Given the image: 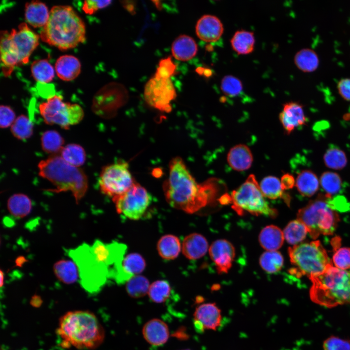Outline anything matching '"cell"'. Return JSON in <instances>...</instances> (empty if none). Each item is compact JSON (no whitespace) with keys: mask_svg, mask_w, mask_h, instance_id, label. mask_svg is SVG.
<instances>
[{"mask_svg":"<svg viewBox=\"0 0 350 350\" xmlns=\"http://www.w3.org/2000/svg\"><path fill=\"white\" fill-rule=\"evenodd\" d=\"M163 190L168 203L173 208L192 214L205 207L216 193L214 180L198 184L178 157L171 159Z\"/></svg>","mask_w":350,"mask_h":350,"instance_id":"cell-1","label":"cell"},{"mask_svg":"<svg viewBox=\"0 0 350 350\" xmlns=\"http://www.w3.org/2000/svg\"><path fill=\"white\" fill-rule=\"evenodd\" d=\"M56 333L64 348L95 349L103 342L105 330L96 315L86 310L70 311L59 318Z\"/></svg>","mask_w":350,"mask_h":350,"instance_id":"cell-2","label":"cell"},{"mask_svg":"<svg viewBox=\"0 0 350 350\" xmlns=\"http://www.w3.org/2000/svg\"><path fill=\"white\" fill-rule=\"evenodd\" d=\"M40 37L61 51L73 48L86 40L85 23L71 6L55 5L40 30Z\"/></svg>","mask_w":350,"mask_h":350,"instance_id":"cell-3","label":"cell"},{"mask_svg":"<svg viewBox=\"0 0 350 350\" xmlns=\"http://www.w3.org/2000/svg\"><path fill=\"white\" fill-rule=\"evenodd\" d=\"M39 175L50 181L56 189L53 192L70 191L77 204L88 189V179L84 171L65 161L61 156L53 155L38 164Z\"/></svg>","mask_w":350,"mask_h":350,"instance_id":"cell-4","label":"cell"},{"mask_svg":"<svg viewBox=\"0 0 350 350\" xmlns=\"http://www.w3.org/2000/svg\"><path fill=\"white\" fill-rule=\"evenodd\" d=\"M311 299L319 305L332 308L350 303V270L333 265L322 273L310 278Z\"/></svg>","mask_w":350,"mask_h":350,"instance_id":"cell-5","label":"cell"},{"mask_svg":"<svg viewBox=\"0 0 350 350\" xmlns=\"http://www.w3.org/2000/svg\"><path fill=\"white\" fill-rule=\"evenodd\" d=\"M330 196L320 194L298 210V219L306 226L313 239L332 234L337 227L339 216L328 202Z\"/></svg>","mask_w":350,"mask_h":350,"instance_id":"cell-6","label":"cell"},{"mask_svg":"<svg viewBox=\"0 0 350 350\" xmlns=\"http://www.w3.org/2000/svg\"><path fill=\"white\" fill-rule=\"evenodd\" d=\"M69 255L78 267L82 287L90 294L100 291L109 278V269L96 260L90 246L84 243L70 250Z\"/></svg>","mask_w":350,"mask_h":350,"instance_id":"cell-7","label":"cell"},{"mask_svg":"<svg viewBox=\"0 0 350 350\" xmlns=\"http://www.w3.org/2000/svg\"><path fill=\"white\" fill-rule=\"evenodd\" d=\"M288 254L296 274L310 278L324 272L332 263L319 241L290 247Z\"/></svg>","mask_w":350,"mask_h":350,"instance_id":"cell-8","label":"cell"},{"mask_svg":"<svg viewBox=\"0 0 350 350\" xmlns=\"http://www.w3.org/2000/svg\"><path fill=\"white\" fill-rule=\"evenodd\" d=\"M229 196L232 208L238 214L241 215L246 211L270 217H275L277 214L276 210L270 207L265 199L254 175H249Z\"/></svg>","mask_w":350,"mask_h":350,"instance_id":"cell-9","label":"cell"},{"mask_svg":"<svg viewBox=\"0 0 350 350\" xmlns=\"http://www.w3.org/2000/svg\"><path fill=\"white\" fill-rule=\"evenodd\" d=\"M39 110L46 124H57L65 129L79 123L84 116L81 106L64 102L59 95L49 96L45 102L40 104Z\"/></svg>","mask_w":350,"mask_h":350,"instance_id":"cell-10","label":"cell"},{"mask_svg":"<svg viewBox=\"0 0 350 350\" xmlns=\"http://www.w3.org/2000/svg\"><path fill=\"white\" fill-rule=\"evenodd\" d=\"M98 182L101 192L112 199L123 194L136 183L128 164L122 161L104 167Z\"/></svg>","mask_w":350,"mask_h":350,"instance_id":"cell-11","label":"cell"},{"mask_svg":"<svg viewBox=\"0 0 350 350\" xmlns=\"http://www.w3.org/2000/svg\"><path fill=\"white\" fill-rule=\"evenodd\" d=\"M112 200L119 214L129 219L137 220L145 216L152 198L143 187L136 182L125 192Z\"/></svg>","mask_w":350,"mask_h":350,"instance_id":"cell-12","label":"cell"},{"mask_svg":"<svg viewBox=\"0 0 350 350\" xmlns=\"http://www.w3.org/2000/svg\"><path fill=\"white\" fill-rule=\"evenodd\" d=\"M176 96L171 78H159L154 75L144 87L145 101L149 105L161 111L169 112L171 110V102Z\"/></svg>","mask_w":350,"mask_h":350,"instance_id":"cell-13","label":"cell"},{"mask_svg":"<svg viewBox=\"0 0 350 350\" xmlns=\"http://www.w3.org/2000/svg\"><path fill=\"white\" fill-rule=\"evenodd\" d=\"M10 33L18 53L19 66L27 64L31 54L39 45V36L24 22L18 25V30L13 29Z\"/></svg>","mask_w":350,"mask_h":350,"instance_id":"cell-14","label":"cell"},{"mask_svg":"<svg viewBox=\"0 0 350 350\" xmlns=\"http://www.w3.org/2000/svg\"><path fill=\"white\" fill-rule=\"evenodd\" d=\"M193 316L195 329L198 332L206 329L216 331L221 325V312L214 303L200 305L195 308Z\"/></svg>","mask_w":350,"mask_h":350,"instance_id":"cell-15","label":"cell"},{"mask_svg":"<svg viewBox=\"0 0 350 350\" xmlns=\"http://www.w3.org/2000/svg\"><path fill=\"white\" fill-rule=\"evenodd\" d=\"M209 253L218 272H228L235 256V249L232 244L226 240H217L211 244Z\"/></svg>","mask_w":350,"mask_h":350,"instance_id":"cell-16","label":"cell"},{"mask_svg":"<svg viewBox=\"0 0 350 350\" xmlns=\"http://www.w3.org/2000/svg\"><path fill=\"white\" fill-rule=\"evenodd\" d=\"M128 98V92L121 84L110 83L103 87L97 94L95 100L98 107L115 110L122 105Z\"/></svg>","mask_w":350,"mask_h":350,"instance_id":"cell-17","label":"cell"},{"mask_svg":"<svg viewBox=\"0 0 350 350\" xmlns=\"http://www.w3.org/2000/svg\"><path fill=\"white\" fill-rule=\"evenodd\" d=\"M0 36L1 68L3 75L8 77L15 66H19V55L10 33L7 31H1Z\"/></svg>","mask_w":350,"mask_h":350,"instance_id":"cell-18","label":"cell"},{"mask_svg":"<svg viewBox=\"0 0 350 350\" xmlns=\"http://www.w3.org/2000/svg\"><path fill=\"white\" fill-rule=\"evenodd\" d=\"M279 119L287 134L296 128L306 124L307 122L303 105L297 102L285 103L280 113Z\"/></svg>","mask_w":350,"mask_h":350,"instance_id":"cell-19","label":"cell"},{"mask_svg":"<svg viewBox=\"0 0 350 350\" xmlns=\"http://www.w3.org/2000/svg\"><path fill=\"white\" fill-rule=\"evenodd\" d=\"M224 32L223 25L216 16L205 15L197 21L195 26V33L201 40L212 42L218 40Z\"/></svg>","mask_w":350,"mask_h":350,"instance_id":"cell-20","label":"cell"},{"mask_svg":"<svg viewBox=\"0 0 350 350\" xmlns=\"http://www.w3.org/2000/svg\"><path fill=\"white\" fill-rule=\"evenodd\" d=\"M142 332L146 341L153 346H160L165 344L169 337L167 325L158 318L147 322L143 327Z\"/></svg>","mask_w":350,"mask_h":350,"instance_id":"cell-21","label":"cell"},{"mask_svg":"<svg viewBox=\"0 0 350 350\" xmlns=\"http://www.w3.org/2000/svg\"><path fill=\"white\" fill-rule=\"evenodd\" d=\"M227 161L230 167L235 171H243L251 166L253 156L247 146L239 144L229 150L227 155Z\"/></svg>","mask_w":350,"mask_h":350,"instance_id":"cell-22","label":"cell"},{"mask_svg":"<svg viewBox=\"0 0 350 350\" xmlns=\"http://www.w3.org/2000/svg\"><path fill=\"white\" fill-rule=\"evenodd\" d=\"M182 249L184 255L187 258L190 260L198 259L207 253L208 243L201 234L192 233L184 239Z\"/></svg>","mask_w":350,"mask_h":350,"instance_id":"cell-23","label":"cell"},{"mask_svg":"<svg viewBox=\"0 0 350 350\" xmlns=\"http://www.w3.org/2000/svg\"><path fill=\"white\" fill-rule=\"evenodd\" d=\"M171 51L173 56L176 59L187 61L196 55L198 47L193 38L188 35H182L173 41Z\"/></svg>","mask_w":350,"mask_h":350,"instance_id":"cell-24","label":"cell"},{"mask_svg":"<svg viewBox=\"0 0 350 350\" xmlns=\"http://www.w3.org/2000/svg\"><path fill=\"white\" fill-rule=\"evenodd\" d=\"M57 76L61 80L70 81L75 79L80 73L81 65L77 58L71 55L60 56L55 64Z\"/></svg>","mask_w":350,"mask_h":350,"instance_id":"cell-25","label":"cell"},{"mask_svg":"<svg viewBox=\"0 0 350 350\" xmlns=\"http://www.w3.org/2000/svg\"><path fill=\"white\" fill-rule=\"evenodd\" d=\"M50 12L46 4L39 0H32L25 6V18L35 28L43 27L49 18Z\"/></svg>","mask_w":350,"mask_h":350,"instance_id":"cell-26","label":"cell"},{"mask_svg":"<svg viewBox=\"0 0 350 350\" xmlns=\"http://www.w3.org/2000/svg\"><path fill=\"white\" fill-rule=\"evenodd\" d=\"M283 231L277 226H267L261 231L259 241L261 246L267 251H276L283 245Z\"/></svg>","mask_w":350,"mask_h":350,"instance_id":"cell-27","label":"cell"},{"mask_svg":"<svg viewBox=\"0 0 350 350\" xmlns=\"http://www.w3.org/2000/svg\"><path fill=\"white\" fill-rule=\"evenodd\" d=\"M319 183L316 174L310 170L305 169L298 175L295 186L302 195L311 197L318 190Z\"/></svg>","mask_w":350,"mask_h":350,"instance_id":"cell-28","label":"cell"},{"mask_svg":"<svg viewBox=\"0 0 350 350\" xmlns=\"http://www.w3.org/2000/svg\"><path fill=\"white\" fill-rule=\"evenodd\" d=\"M294 60L296 67L300 70L306 73L315 71L319 65L317 54L310 48H304L298 51L296 53Z\"/></svg>","mask_w":350,"mask_h":350,"instance_id":"cell-29","label":"cell"},{"mask_svg":"<svg viewBox=\"0 0 350 350\" xmlns=\"http://www.w3.org/2000/svg\"><path fill=\"white\" fill-rule=\"evenodd\" d=\"M255 39L253 33L245 31H236L230 40L233 50L238 54H247L254 50Z\"/></svg>","mask_w":350,"mask_h":350,"instance_id":"cell-30","label":"cell"},{"mask_svg":"<svg viewBox=\"0 0 350 350\" xmlns=\"http://www.w3.org/2000/svg\"><path fill=\"white\" fill-rule=\"evenodd\" d=\"M54 273L56 277L65 284H72L77 281L79 275L76 263L70 260H62L53 265Z\"/></svg>","mask_w":350,"mask_h":350,"instance_id":"cell-31","label":"cell"},{"mask_svg":"<svg viewBox=\"0 0 350 350\" xmlns=\"http://www.w3.org/2000/svg\"><path fill=\"white\" fill-rule=\"evenodd\" d=\"M179 239L171 234L164 235L157 244V250L160 256L166 260H173L176 258L181 250Z\"/></svg>","mask_w":350,"mask_h":350,"instance_id":"cell-32","label":"cell"},{"mask_svg":"<svg viewBox=\"0 0 350 350\" xmlns=\"http://www.w3.org/2000/svg\"><path fill=\"white\" fill-rule=\"evenodd\" d=\"M32 204L30 198L23 193L14 194L9 197L7 208L10 213L17 218H23L28 215Z\"/></svg>","mask_w":350,"mask_h":350,"instance_id":"cell-33","label":"cell"},{"mask_svg":"<svg viewBox=\"0 0 350 350\" xmlns=\"http://www.w3.org/2000/svg\"><path fill=\"white\" fill-rule=\"evenodd\" d=\"M32 75L34 79L41 84L52 81L54 76V69L47 59L33 62L31 66Z\"/></svg>","mask_w":350,"mask_h":350,"instance_id":"cell-34","label":"cell"},{"mask_svg":"<svg viewBox=\"0 0 350 350\" xmlns=\"http://www.w3.org/2000/svg\"><path fill=\"white\" fill-rule=\"evenodd\" d=\"M283 232L286 241L289 244L295 245L305 238L308 230L306 226L297 219L290 222Z\"/></svg>","mask_w":350,"mask_h":350,"instance_id":"cell-35","label":"cell"},{"mask_svg":"<svg viewBox=\"0 0 350 350\" xmlns=\"http://www.w3.org/2000/svg\"><path fill=\"white\" fill-rule=\"evenodd\" d=\"M60 155L65 161L78 167L83 165L86 159L84 149L79 144L75 143H70L64 146Z\"/></svg>","mask_w":350,"mask_h":350,"instance_id":"cell-36","label":"cell"},{"mask_svg":"<svg viewBox=\"0 0 350 350\" xmlns=\"http://www.w3.org/2000/svg\"><path fill=\"white\" fill-rule=\"evenodd\" d=\"M325 165L332 169L338 170L345 168L348 163L345 153L339 147L331 145L323 156Z\"/></svg>","mask_w":350,"mask_h":350,"instance_id":"cell-37","label":"cell"},{"mask_svg":"<svg viewBox=\"0 0 350 350\" xmlns=\"http://www.w3.org/2000/svg\"><path fill=\"white\" fill-rule=\"evenodd\" d=\"M260 187L261 191L265 197L271 199L279 198H287L284 193L280 180L274 176H267L261 181Z\"/></svg>","mask_w":350,"mask_h":350,"instance_id":"cell-38","label":"cell"},{"mask_svg":"<svg viewBox=\"0 0 350 350\" xmlns=\"http://www.w3.org/2000/svg\"><path fill=\"white\" fill-rule=\"evenodd\" d=\"M64 144L63 138L55 130H47L41 136V144L43 150L52 155L61 152Z\"/></svg>","mask_w":350,"mask_h":350,"instance_id":"cell-39","label":"cell"},{"mask_svg":"<svg viewBox=\"0 0 350 350\" xmlns=\"http://www.w3.org/2000/svg\"><path fill=\"white\" fill-rule=\"evenodd\" d=\"M283 258L277 251H266L260 258V264L262 268L267 273H274L279 272L283 265Z\"/></svg>","mask_w":350,"mask_h":350,"instance_id":"cell-40","label":"cell"},{"mask_svg":"<svg viewBox=\"0 0 350 350\" xmlns=\"http://www.w3.org/2000/svg\"><path fill=\"white\" fill-rule=\"evenodd\" d=\"M172 288L166 280H158L150 285L148 296L150 299L156 303L165 302L171 295Z\"/></svg>","mask_w":350,"mask_h":350,"instance_id":"cell-41","label":"cell"},{"mask_svg":"<svg viewBox=\"0 0 350 350\" xmlns=\"http://www.w3.org/2000/svg\"><path fill=\"white\" fill-rule=\"evenodd\" d=\"M150 286L149 280L146 277L136 275L126 282V290L130 297L140 298L148 293Z\"/></svg>","mask_w":350,"mask_h":350,"instance_id":"cell-42","label":"cell"},{"mask_svg":"<svg viewBox=\"0 0 350 350\" xmlns=\"http://www.w3.org/2000/svg\"><path fill=\"white\" fill-rule=\"evenodd\" d=\"M12 135L17 139L23 140L29 139L33 134V124L25 115L18 117L11 126Z\"/></svg>","mask_w":350,"mask_h":350,"instance_id":"cell-43","label":"cell"},{"mask_svg":"<svg viewBox=\"0 0 350 350\" xmlns=\"http://www.w3.org/2000/svg\"><path fill=\"white\" fill-rule=\"evenodd\" d=\"M319 182L326 194L331 196L338 193L341 190L342 181L340 176L336 173L327 171L323 173Z\"/></svg>","mask_w":350,"mask_h":350,"instance_id":"cell-44","label":"cell"},{"mask_svg":"<svg viewBox=\"0 0 350 350\" xmlns=\"http://www.w3.org/2000/svg\"><path fill=\"white\" fill-rule=\"evenodd\" d=\"M146 262L140 254L130 253L125 256L122 261V267L125 272L133 277L141 273L145 269Z\"/></svg>","mask_w":350,"mask_h":350,"instance_id":"cell-45","label":"cell"},{"mask_svg":"<svg viewBox=\"0 0 350 350\" xmlns=\"http://www.w3.org/2000/svg\"><path fill=\"white\" fill-rule=\"evenodd\" d=\"M221 88L226 95L233 97L241 93L243 90V85L238 78L231 75H228L222 78Z\"/></svg>","mask_w":350,"mask_h":350,"instance_id":"cell-46","label":"cell"},{"mask_svg":"<svg viewBox=\"0 0 350 350\" xmlns=\"http://www.w3.org/2000/svg\"><path fill=\"white\" fill-rule=\"evenodd\" d=\"M176 66L170 56L162 59L158 63L155 76L162 79H170L175 72Z\"/></svg>","mask_w":350,"mask_h":350,"instance_id":"cell-47","label":"cell"},{"mask_svg":"<svg viewBox=\"0 0 350 350\" xmlns=\"http://www.w3.org/2000/svg\"><path fill=\"white\" fill-rule=\"evenodd\" d=\"M333 262L335 267L342 269L350 268V248L343 247L338 248L333 254Z\"/></svg>","mask_w":350,"mask_h":350,"instance_id":"cell-48","label":"cell"},{"mask_svg":"<svg viewBox=\"0 0 350 350\" xmlns=\"http://www.w3.org/2000/svg\"><path fill=\"white\" fill-rule=\"evenodd\" d=\"M324 350H350V341L331 336L323 342Z\"/></svg>","mask_w":350,"mask_h":350,"instance_id":"cell-49","label":"cell"},{"mask_svg":"<svg viewBox=\"0 0 350 350\" xmlns=\"http://www.w3.org/2000/svg\"><path fill=\"white\" fill-rule=\"evenodd\" d=\"M16 120V114L9 106L1 105L0 106V126L6 128L11 126Z\"/></svg>","mask_w":350,"mask_h":350,"instance_id":"cell-50","label":"cell"},{"mask_svg":"<svg viewBox=\"0 0 350 350\" xmlns=\"http://www.w3.org/2000/svg\"><path fill=\"white\" fill-rule=\"evenodd\" d=\"M111 2V0H85L82 9L86 14L91 15L97 10L108 6Z\"/></svg>","mask_w":350,"mask_h":350,"instance_id":"cell-51","label":"cell"},{"mask_svg":"<svg viewBox=\"0 0 350 350\" xmlns=\"http://www.w3.org/2000/svg\"><path fill=\"white\" fill-rule=\"evenodd\" d=\"M339 94L345 100L350 102V78H343L337 84Z\"/></svg>","mask_w":350,"mask_h":350,"instance_id":"cell-52","label":"cell"},{"mask_svg":"<svg viewBox=\"0 0 350 350\" xmlns=\"http://www.w3.org/2000/svg\"><path fill=\"white\" fill-rule=\"evenodd\" d=\"M280 183L282 189L285 190L293 188L296 184V180L293 175L286 173L281 177Z\"/></svg>","mask_w":350,"mask_h":350,"instance_id":"cell-53","label":"cell"},{"mask_svg":"<svg viewBox=\"0 0 350 350\" xmlns=\"http://www.w3.org/2000/svg\"><path fill=\"white\" fill-rule=\"evenodd\" d=\"M27 261V260L24 257L20 256L16 259L15 262L16 266L21 267Z\"/></svg>","mask_w":350,"mask_h":350,"instance_id":"cell-54","label":"cell"},{"mask_svg":"<svg viewBox=\"0 0 350 350\" xmlns=\"http://www.w3.org/2000/svg\"><path fill=\"white\" fill-rule=\"evenodd\" d=\"M0 287L1 288L2 287V286L4 285V274L3 273V272L2 271V270H0Z\"/></svg>","mask_w":350,"mask_h":350,"instance_id":"cell-55","label":"cell"},{"mask_svg":"<svg viewBox=\"0 0 350 350\" xmlns=\"http://www.w3.org/2000/svg\"></svg>","mask_w":350,"mask_h":350,"instance_id":"cell-56","label":"cell"}]
</instances>
